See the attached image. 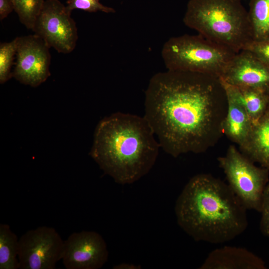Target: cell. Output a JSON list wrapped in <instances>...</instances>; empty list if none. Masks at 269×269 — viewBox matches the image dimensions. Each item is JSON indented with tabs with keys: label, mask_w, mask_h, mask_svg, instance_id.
<instances>
[{
	"label": "cell",
	"mask_w": 269,
	"mask_h": 269,
	"mask_svg": "<svg viewBox=\"0 0 269 269\" xmlns=\"http://www.w3.org/2000/svg\"><path fill=\"white\" fill-rule=\"evenodd\" d=\"M19 238L9 225L0 224V269H19Z\"/></svg>",
	"instance_id": "obj_16"
},
{
	"label": "cell",
	"mask_w": 269,
	"mask_h": 269,
	"mask_svg": "<svg viewBox=\"0 0 269 269\" xmlns=\"http://www.w3.org/2000/svg\"><path fill=\"white\" fill-rule=\"evenodd\" d=\"M20 22L32 30L45 0H11Z\"/></svg>",
	"instance_id": "obj_18"
},
{
	"label": "cell",
	"mask_w": 269,
	"mask_h": 269,
	"mask_svg": "<svg viewBox=\"0 0 269 269\" xmlns=\"http://www.w3.org/2000/svg\"><path fill=\"white\" fill-rule=\"evenodd\" d=\"M219 78L235 86L269 92V67L247 50L235 54Z\"/></svg>",
	"instance_id": "obj_11"
},
{
	"label": "cell",
	"mask_w": 269,
	"mask_h": 269,
	"mask_svg": "<svg viewBox=\"0 0 269 269\" xmlns=\"http://www.w3.org/2000/svg\"><path fill=\"white\" fill-rule=\"evenodd\" d=\"M236 53L199 34L171 37L161 50L167 70L199 73L219 78Z\"/></svg>",
	"instance_id": "obj_5"
},
{
	"label": "cell",
	"mask_w": 269,
	"mask_h": 269,
	"mask_svg": "<svg viewBox=\"0 0 269 269\" xmlns=\"http://www.w3.org/2000/svg\"><path fill=\"white\" fill-rule=\"evenodd\" d=\"M141 266L130 263H121L114 266V269H140Z\"/></svg>",
	"instance_id": "obj_24"
},
{
	"label": "cell",
	"mask_w": 269,
	"mask_h": 269,
	"mask_svg": "<svg viewBox=\"0 0 269 269\" xmlns=\"http://www.w3.org/2000/svg\"><path fill=\"white\" fill-rule=\"evenodd\" d=\"M243 50L250 52L269 67V36L262 40H252Z\"/></svg>",
	"instance_id": "obj_21"
},
{
	"label": "cell",
	"mask_w": 269,
	"mask_h": 269,
	"mask_svg": "<svg viewBox=\"0 0 269 269\" xmlns=\"http://www.w3.org/2000/svg\"><path fill=\"white\" fill-rule=\"evenodd\" d=\"M269 96V92L268 93ZM268 111H269V109H268Z\"/></svg>",
	"instance_id": "obj_25"
},
{
	"label": "cell",
	"mask_w": 269,
	"mask_h": 269,
	"mask_svg": "<svg viewBox=\"0 0 269 269\" xmlns=\"http://www.w3.org/2000/svg\"><path fill=\"white\" fill-rule=\"evenodd\" d=\"M228 108L219 78L167 70L150 79L145 92L144 115L163 150L174 157L200 153L223 134Z\"/></svg>",
	"instance_id": "obj_1"
},
{
	"label": "cell",
	"mask_w": 269,
	"mask_h": 269,
	"mask_svg": "<svg viewBox=\"0 0 269 269\" xmlns=\"http://www.w3.org/2000/svg\"><path fill=\"white\" fill-rule=\"evenodd\" d=\"M219 79L243 105L253 125L268 112L269 107L268 93L253 88L235 86Z\"/></svg>",
	"instance_id": "obj_15"
},
{
	"label": "cell",
	"mask_w": 269,
	"mask_h": 269,
	"mask_svg": "<svg viewBox=\"0 0 269 269\" xmlns=\"http://www.w3.org/2000/svg\"><path fill=\"white\" fill-rule=\"evenodd\" d=\"M16 39V62L12 76L21 83L37 87L50 75V47L35 34Z\"/></svg>",
	"instance_id": "obj_9"
},
{
	"label": "cell",
	"mask_w": 269,
	"mask_h": 269,
	"mask_svg": "<svg viewBox=\"0 0 269 269\" xmlns=\"http://www.w3.org/2000/svg\"><path fill=\"white\" fill-rule=\"evenodd\" d=\"M241 151L254 162L269 170V111L256 124Z\"/></svg>",
	"instance_id": "obj_14"
},
{
	"label": "cell",
	"mask_w": 269,
	"mask_h": 269,
	"mask_svg": "<svg viewBox=\"0 0 269 269\" xmlns=\"http://www.w3.org/2000/svg\"><path fill=\"white\" fill-rule=\"evenodd\" d=\"M108 257L107 244L100 234L81 231L64 240L61 260L66 269H99L107 262Z\"/></svg>",
	"instance_id": "obj_10"
},
{
	"label": "cell",
	"mask_w": 269,
	"mask_h": 269,
	"mask_svg": "<svg viewBox=\"0 0 269 269\" xmlns=\"http://www.w3.org/2000/svg\"><path fill=\"white\" fill-rule=\"evenodd\" d=\"M71 13L59 0H46L32 30L50 47L59 53H69L75 49L78 38Z\"/></svg>",
	"instance_id": "obj_7"
},
{
	"label": "cell",
	"mask_w": 269,
	"mask_h": 269,
	"mask_svg": "<svg viewBox=\"0 0 269 269\" xmlns=\"http://www.w3.org/2000/svg\"><path fill=\"white\" fill-rule=\"evenodd\" d=\"M247 209L229 185L209 174L193 176L174 206L179 227L194 240L219 244L247 229Z\"/></svg>",
	"instance_id": "obj_2"
},
{
	"label": "cell",
	"mask_w": 269,
	"mask_h": 269,
	"mask_svg": "<svg viewBox=\"0 0 269 269\" xmlns=\"http://www.w3.org/2000/svg\"><path fill=\"white\" fill-rule=\"evenodd\" d=\"M14 10L11 0H0V19L6 18Z\"/></svg>",
	"instance_id": "obj_23"
},
{
	"label": "cell",
	"mask_w": 269,
	"mask_h": 269,
	"mask_svg": "<svg viewBox=\"0 0 269 269\" xmlns=\"http://www.w3.org/2000/svg\"><path fill=\"white\" fill-rule=\"evenodd\" d=\"M143 117L117 112L98 123L90 154L117 183L132 184L153 166L160 147Z\"/></svg>",
	"instance_id": "obj_3"
},
{
	"label": "cell",
	"mask_w": 269,
	"mask_h": 269,
	"mask_svg": "<svg viewBox=\"0 0 269 269\" xmlns=\"http://www.w3.org/2000/svg\"><path fill=\"white\" fill-rule=\"evenodd\" d=\"M222 85L228 102L227 112L223 124V134L240 147L247 139L253 124L240 100L227 87Z\"/></svg>",
	"instance_id": "obj_13"
},
{
	"label": "cell",
	"mask_w": 269,
	"mask_h": 269,
	"mask_svg": "<svg viewBox=\"0 0 269 269\" xmlns=\"http://www.w3.org/2000/svg\"><path fill=\"white\" fill-rule=\"evenodd\" d=\"M17 50V39L0 44V83L3 84L12 76L11 67Z\"/></svg>",
	"instance_id": "obj_19"
},
{
	"label": "cell",
	"mask_w": 269,
	"mask_h": 269,
	"mask_svg": "<svg viewBox=\"0 0 269 269\" xmlns=\"http://www.w3.org/2000/svg\"><path fill=\"white\" fill-rule=\"evenodd\" d=\"M228 185L247 210L260 212L264 190L269 182V170L258 167L233 145L217 158Z\"/></svg>",
	"instance_id": "obj_6"
},
{
	"label": "cell",
	"mask_w": 269,
	"mask_h": 269,
	"mask_svg": "<svg viewBox=\"0 0 269 269\" xmlns=\"http://www.w3.org/2000/svg\"><path fill=\"white\" fill-rule=\"evenodd\" d=\"M66 3L67 8L71 11L77 9L89 12H115L114 8L103 5L100 2V0H67Z\"/></svg>",
	"instance_id": "obj_20"
},
{
	"label": "cell",
	"mask_w": 269,
	"mask_h": 269,
	"mask_svg": "<svg viewBox=\"0 0 269 269\" xmlns=\"http://www.w3.org/2000/svg\"><path fill=\"white\" fill-rule=\"evenodd\" d=\"M260 229L262 234L269 237V182L264 190L261 209Z\"/></svg>",
	"instance_id": "obj_22"
},
{
	"label": "cell",
	"mask_w": 269,
	"mask_h": 269,
	"mask_svg": "<svg viewBox=\"0 0 269 269\" xmlns=\"http://www.w3.org/2000/svg\"><path fill=\"white\" fill-rule=\"evenodd\" d=\"M261 257L241 247L224 246L211 251L199 269H267Z\"/></svg>",
	"instance_id": "obj_12"
},
{
	"label": "cell",
	"mask_w": 269,
	"mask_h": 269,
	"mask_svg": "<svg viewBox=\"0 0 269 269\" xmlns=\"http://www.w3.org/2000/svg\"><path fill=\"white\" fill-rule=\"evenodd\" d=\"M64 240L53 227L40 226L19 238V269H54L61 260Z\"/></svg>",
	"instance_id": "obj_8"
},
{
	"label": "cell",
	"mask_w": 269,
	"mask_h": 269,
	"mask_svg": "<svg viewBox=\"0 0 269 269\" xmlns=\"http://www.w3.org/2000/svg\"><path fill=\"white\" fill-rule=\"evenodd\" d=\"M248 12L253 40L269 36V0H251Z\"/></svg>",
	"instance_id": "obj_17"
},
{
	"label": "cell",
	"mask_w": 269,
	"mask_h": 269,
	"mask_svg": "<svg viewBox=\"0 0 269 269\" xmlns=\"http://www.w3.org/2000/svg\"><path fill=\"white\" fill-rule=\"evenodd\" d=\"M184 24L205 38L238 53L253 40L241 0H189Z\"/></svg>",
	"instance_id": "obj_4"
}]
</instances>
